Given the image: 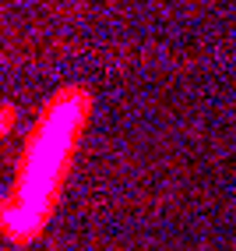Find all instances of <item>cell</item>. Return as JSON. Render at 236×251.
<instances>
[{
	"label": "cell",
	"instance_id": "obj_1",
	"mask_svg": "<svg viewBox=\"0 0 236 251\" xmlns=\"http://www.w3.org/2000/svg\"><path fill=\"white\" fill-rule=\"evenodd\" d=\"M85 117V96L81 92H60V99L46 113V124L36 131L28 145V156L21 166V184L14 198L4 205V230L14 241H25V233L43 226L49 202L57 195V184L64 174V163L71 159L74 135Z\"/></svg>",
	"mask_w": 236,
	"mask_h": 251
}]
</instances>
